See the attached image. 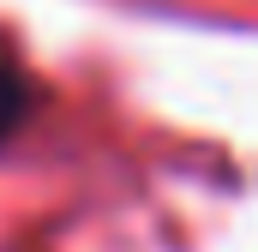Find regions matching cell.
<instances>
[{"mask_svg": "<svg viewBox=\"0 0 258 252\" xmlns=\"http://www.w3.org/2000/svg\"><path fill=\"white\" fill-rule=\"evenodd\" d=\"M24 102H30V90H24V78H18V66L0 54V138L18 126V114H24Z\"/></svg>", "mask_w": 258, "mask_h": 252, "instance_id": "6da1fadb", "label": "cell"}]
</instances>
